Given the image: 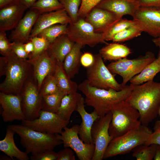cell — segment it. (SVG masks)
I'll use <instances>...</instances> for the list:
<instances>
[{
    "label": "cell",
    "instance_id": "21",
    "mask_svg": "<svg viewBox=\"0 0 160 160\" xmlns=\"http://www.w3.org/2000/svg\"><path fill=\"white\" fill-rule=\"evenodd\" d=\"M84 98L81 96L77 105L76 109L81 118L82 122L79 125V135L85 143L93 144L91 137V130L95 121L100 117L94 110L91 113L85 110Z\"/></svg>",
    "mask_w": 160,
    "mask_h": 160
},
{
    "label": "cell",
    "instance_id": "47",
    "mask_svg": "<svg viewBox=\"0 0 160 160\" xmlns=\"http://www.w3.org/2000/svg\"><path fill=\"white\" fill-rule=\"evenodd\" d=\"M25 50L28 54L29 55L33 51L34 45L33 42L30 40L24 44Z\"/></svg>",
    "mask_w": 160,
    "mask_h": 160
},
{
    "label": "cell",
    "instance_id": "48",
    "mask_svg": "<svg viewBox=\"0 0 160 160\" xmlns=\"http://www.w3.org/2000/svg\"><path fill=\"white\" fill-rule=\"evenodd\" d=\"M20 1V0H0V8L1 9Z\"/></svg>",
    "mask_w": 160,
    "mask_h": 160
},
{
    "label": "cell",
    "instance_id": "4",
    "mask_svg": "<svg viewBox=\"0 0 160 160\" xmlns=\"http://www.w3.org/2000/svg\"><path fill=\"white\" fill-rule=\"evenodd\" d=\"M7 127L17 134L20 144L28 154L34 155L47 150H53L63 144L59 134H52L38 131L21 124L9 125Z\"/></svg>",
    "mask_w": 160,
    "mask_h": 160
},
{
    "label": "cell",
    "instance_id": "11",
    "mask_svg": "<svg viewBox=\"0 0 160 160\" xmlns=\"http://www.w3.org/2000/svg\"><path fill=\"white\" fill-rule=\"evenodd\" d=\"M69 121L61 118L56 113L41 110L39 117L34 120L21 121V124L34 130L43 133L54 134H60L67 127Z\"/></svg>",
    "mask_w": 160,
    "mask_h": 160
},
{
    "label": "cell",
    "instance_id": "13",
    "mask_svg": "<svg viewBox=\"0 0 160 160\" xmlns=\"http://www.w3.org/2000/svg\"><path fill=\"white\" fill-rule=\"evenodd\" d=\"M20 95L25 119L32 120L38 118L41 109L42 97L39 93L37 84L34 78L30 77L26 81Z\"/></svg>",
    "mask_w": 160,
    "mask_h": 160
},
{
    "label": "cell",
    "instance_id": "26",
    "mask_svg": "<svg viewBox=\"0 0 160 160\" xmlns=\"http://www.w3.org/2000/svg\"><path fill=\"white\" fill-rule=\"evenodd\" d=\"M83 46L75 43L69 52L66 56L63 63L64 69L71 78H73L79 72L81 64V49Z\"/></svg>",
    "mask_w": 160,
    "mask_h": 160
},
{
    "label": "cell",
    "instance_id": "24",
    "mask_svg": "<svg viewBox=\"0 0 160 160\" xmlns=\"http://www.w3.org/2000/svg\"><path fill=\"white\" fill-rule=\"evenodd\" d=\"M6 129L4 138L0 141V150L12 160L15 157L19 160H28V154L20 150L15 144L14 138L15 132L7 127Z\"/></svg>",
    "mask_w": 160,
    "mask_h": 160
},
{
    "label": "cell",
    "instance_id": "36",
    "mask_svg": "<svg viewBox=\"0 0 160 160\" xmlns=\"http://www.w3.org/2000/svg\"><path fill=\"white\" fill-rule=\"evenodd\" d=\"M71 19L75 22L78 19V12L82 0H59Z\"/></svg>",
    "mask_w": 160,
    "mask_h": 160
},
{
    "label": "cell",
    "instance_id": "44",
    "mask_svg": "<svg viewBox=\"0 0 160 160\" xmlns=\"http://www.w3.org/2000/svg\"><path fill=\"white\" fill-rule=\"evenodd\" d=\"M57 153L56 160H75L73 151L69 148H65L59 151Z\"/></svg>",
    "mask_w": 160,
    "mask_h": 160
},
{
    "label": "cell",
    "instance_id": "35",
    "mask_svg": "<svg viewBox=\"0 0 160 160\" xmlns=\"http://www.w3.org/2000/svg\"><path fill=\"white\" fill-rule=\"evenodd\" d=\"M142 32L140 26L136 23L116 34L111 41L114 42H124L140 36Z\"/></svg>",
    "mask_w": 160,
    "mask_h": 160
},
{
    "label": "cell",
    "instance_id": "33",
    "mask_svg": "<svg viewBox=\"0 0 160 160\" xmlns=\"http://www.w3.org/2000/svg\"><path fill=\"white\" fill-rule=\"evenodd\" d=\"M157 145L155 144L139 145L133 149L132 156L137 160H152L154 158Z\"/></svg>",
    "mask_w": 160,
    "mask_h": 160
},
{
    "label": "cell",
    "instance_id": "49",
    "mask_svg": "<svg viewBox=\"0 0 160 160\" xmlns=\"http://www.w3.org/2000/svg\"><path fill=\"white\" fill-rule=\"evenodd\" d=\"M37 0H20V2L27 9L30 8Z\"/></svg>",
    "mask_w": 160,
    "mask_h": 160
},
{
    "label": "cell",
    "instance_id": "37",
    "mask_svg": "<svg viewBox=\"0 0 160 160\" xmlns=\"http://www.w3.org/2000/svg\"><path fill=\"white\" fill-rule=\"evenodd\" d=\"M60 91L54 75H49L44 80L39 92L40 95L43 97Z\"/></svg>",
    "mask_w": 160,
    "mask_h": 160
},
{
    "label": "cell",
    "instance_id": "28",
    "mask_svg": "<svg viewBox=\"0 0 160 160\" xmlns=\"http://www.w3.org/2000/svg\"><path fill=\"white\" fill-rule=\"evenodd\" d=\"M81 96L77 92L65 94L62 100L57 114L63 119L69 121L72 113L76 111L78 103Z\"/></svg>",
    "mask_w": 160,
    "mask_h": 160
},
{
    "label": "cell",
    "instance_id": "8",
    "mask_svg": "<svg viewBox=\"0 0 160 160\" xmlns=\"http://www.w3.org/2000/svg\"><path fill=\"white\" fill-rule=\"evenodd\" d=\"M93 64L87 68V80L92 86L100 89H113L117 91L122 89L124 87L115 79L104 64L103 60L99 53L95 56Z\"/></svg>",
    "mask_w": 160,
    "mask_h": 160
},
{
    "label": "cell",
    "instance_id": "53",
    "mask_svg": "<svg viewBox=\"0 0 160 160\" xmlns=\"http://www.w3.org/2000/svg\"><path fill=\"white\" fill-rule=\"evenodd\" d=\"M158 114H159V115L160 116V107L159 110Z\"/></svg>",
    "mask_w": 160,
    "mask_h": 160
},
{
    "label": "cell",
    "instance_id": "15",
    "mask_svg": "<svg viewBox=\"0 0 160 160\" xmlns=\"http://www.w3.org/2000/svg\"><path fill=\"white\" fill-rule=\"evenodd\" d=\"M20 94L15 95L0 92V104L2 108L1 113L4 122L25 119L22 106Z\"/></svg>",
    "mask_w": 160,
    "mask_h": 160
},
{
    "label": "cell",
    "instance_id": "51",
    "mask_svg": "<svg viewBox=\"0 0 160 160\" xmlns=\"http://www.w3.org/2000/svg\"><path fill=\"white\" fill-rule=\"evenodd\" d=\"M153 159L160 160V145H158L156 150Z\"/></svg>",
    "mask_w": 160,
    "mask_h": 160
},
{
    "label": "cell",
    "instance_id": "29",
    "mask_svg": "<svg viewBox=\"0 0 160 160\" xmlns=\"http://www.w3.org/2000/svg\"><path fill=\"white\" fill-rule=\"evenodd\" d=\"M160 72V57H157L146 66L143 70L129 81L130 84H140L153 80L156 74Z\"/></svg>",
    "mask_w": 160,
    "mask_h": 160
},
{
    "label": "cell",
    "instance_id": "20",
    "mask_svg": "<svg viewBox=\"0 0 160 160\" xmlns=\"http://www.w3.org/2000/svg\"><path fill=\"white\" fill-rule=\"evenodd\" d=\"M27 9L20 1L0 9V31L6 32L15 28Z\"/></svg>",
    "mask_w": 160,
    "mask_h": 160
},
{
    "label": "cell",
    "instance_id": "30",
    "mask_svg": "<svg viewBox=\"0 0 160 160\" xmlns=\"http://www.w3.org/2000/svg\"><path fill=\"white\" fill-rule=\"evenodd\" d=\"M65 94L61 91L42 97V110L56 113Z\"/></svg>",
    "mask_w": 160,
    "mask_h": 160
},
{
    "label": "cell",
    "instance_id": "40",
    "mask_svg": "<svg viewBox=\"0 0 160 160\" xmlns=\"http://www.w3.org/2000/svg\"><path fill=\"white\" fill-rule=\"evenodd\" d=\"M153 129V132L149 135L144 144L147 145L152 144L160 145V120L155 122Z\"/></svg>",
    "mask_w": 160,
    "mask_h": 160
},
{
    "label": "cell",
    "instance_id": "54",
    "mask_svg": "<svg viewBox=\"0 0 160 160\" xmlns=\"http://www.w3.org/2000/svg\"><path fill=\"white\" fill-rule=\"evenodd\" d=\"M134 0V1H136V0Z\"/></svg>",
    "mask_w": 160,
    "mask_h": 160
},
{
    "label": "cell",
    "instance_id": "3",
    "mask_svg": "<svg viewBox=\"0 0 160 160\" xmlns=\"http://www.w3.org/2000/svg\"><path fill=\"white\" fill-rule=\"evenodd\" d=\"M78 89L85 96V104L93 107L99 116L102 117L126 100L131 92L132 85H126L120 91L105 89L91 86L86 79L78 85Z\"/></svg>",
    "mask_w": 160,
    "mask_h": 160
},
{
    "label": "cell",
    "instance_id": "1",
    "mask_svg": "<svg viewBox=\"0 0 160 160\" xmlns=\"http://www.w3.org/2000/svg\"><path fill=\"white\" fill-rule=\"evenodd\" d=\"M131 84L132 91L125 100L138 111L141 124L148 126L158 114L160 82L153 80L140 84Z\"/></svg>",
    "mask_w": 160,
    "mask_h": 160
},
{
    "label": "cell",
    "instance_id": "5",
    "mask_svg": "<svg viewBox=\"0 0 160 160\" xmlns=\"http://www.w3.org/2000/svg\"><path fill=\"white\" fill-rule=\"evenodd\" d=\"M112 119L109 132L113 138L139 127L142 125L138 111L124 100L111 111Z\"/></svg>",
    "mask_w": 160,
    "mask_h": 160
},
{
    "label": "cell",
    "instance_id": "32",
    "mask_svg": "<svg viewBox=\"0 0 160 160\" xmlns=\"http://www.w3.org/2000/svg\"><path fill=\"white\" fill-rule=\"evenodd\" d=\"M64 8L59 0H38L29 8L41 14L54 11Z\"/></svg>",
    "mask_w": 160,
    "mask_h": 160
},
{
    "label": "cell",
    "instance_id": "17",
    "mask_svg": "<svg viewBox=\"0 0 160 160\" xmlns=\"http://www.w3.org/2000/svg\"><path fill=\"white\" fill-rule=\"evenodd\" d=\"M121 18L111 12L95 7L84 19L93 26L95 32L103 33Z\"/></svg>",
    "mask_w": 160,
    "mask_h": 160
},
{
    "label": "cell",
    "instance_id": "6",
    "mask_svg": "<svg viewBox=\"0 0 160 160\" xmlns=\"http://www.w3.org/2000/svg\"><path fill=\"white\" fill-rule=\"evenodd\" d=\"M152 132L147 126L142 124L137 128L113 138L105 152L103 159L129 152L138 145L144 144Z\"/></svg>",
    "mask_w": 160,
    "mask_h": 160
},
{
    "label": "cell",
    "instance_id": "43",
    "mask_svg": "<svg viewBox=\"0 0 160 160\" xmlns=\"http://www.w3.org/2000/svg\"><path fill=\"white\" fill-rule=\"evenodd\" d=\"M6 32L0 31V52L4 56L12 51Z\"/></svg>",
    "mask_w": 160,
    "mask_h": 160
},
{
    "label": "cell",
    "instance_id": "9",
    "mask_svg": "<svg viewBox=\"0 0 160 160\" xmlns=\"http://www.w3.org/2000/svg\"><path fill=\"white\" fill-rule=\"evenodd\" d=\"M66 34L73 42L83 46L92 47L100 43H106L103 33L95 32L93 26L84 18L79 17L76 22L68 24Z\"/></svg>",
    "mask_w": 160,
    "mask_h": 160
},
{
    "label": "cell",
    "instance_id": "45",
    "mask_svg": "<svg viewBox=\"0 0 160 160\" xmlns=\"http://www.w3.org/2000/svg\"><path fill=\"white\" fill-rule=\"evenodd\" d=\"M95 61V56L92 54L86 52L82 54L80 58L81 65L87 68L91 66Z\"/></svg>",
    "mask_w": 160,
    "mask_h": 160
},
{
    "label": "cell",
    "instance_id": "31",
    "mask_svg": "<svg viewBox=\"0 0 160 160\" xmlns=\"http://www.w3.org/2000/svg\"><path fill=\"white\" fill-rule=\"evenodd\" d=\"M68 25L57 24L52 25L43 30L37 36L44 38L51 43L59 36L67 34Z\"/></svg>",
    "mask_w": 160,
    "mask_h": 160
},
{
    "label": "cell",
    "instance_id": "22",
    "mask_svg": "<svg viewBox=\"0 0 160 160\" xmlns=\"http://www.w3.org/2000/svg\"><path fill=\"white\" fill-rule=\"evenodd\" d=\"M96 7L111 12L121 17L125 15L132 17L139 7L136 1L133 0H102Z\"/></svg>",
    "mask_w": 160,
    "mask_h": 160
},
{
    "label": "cell",
    "instance_id": "34",
    "mask_svg": "<svg viewBox=\"0 0 160 160\" xmlns=\"http://www.w3.org/2000/svg\"><path fill=\"white\" fill-rule=\"evenodd\" d=\"M136 24V22L133 20L121 19L103 33L105 40H112L113 36L116 34Z\"/></svg>",
    "mask_w": 160,
    "mask_h": 160
},
{
    "label": "cell",
    "instance_id": "18",
    "mask_svg": "<svg viewBox=\"0 0 160 160\" xmlns=\"http://www.w3.org/2000/svg\"><path fill=\"white\" fill-rule=\"evenodd\" d=\"M72 22L64 8L41 14L33 26L29 38L37 36L43 30L52 25L57 24H68Z\"/></svg>",
    "mask_w": 160,
    "mask_h": 160
},
{
    "label": "cell",
    "instance_id": "23",
    "mask_svg": "<svg viewBox=\"0 0 160 160\" xmlns=\"http://www.w3.org/2000/svg\"><path fill=\"white\" fill-rule=\"evenodd\" d=\"M74 43L70 39L66 34H63L50 44L47 51L57 61L63 63Z\"/></svg>",
    "mask_w": 160,
    "mask_h": 160
},
{
    "label": "cell",
    "instance_id": "10",
    "mask_svg": "<svg viewBox=\"0 0 160 160\" xmlns=\"http://www.w3.org/2000/svg\"><path fill=\"white\" fill-rule=\"evenodd\" d=\"M111 112L100 117L94 122L91 130V137L95 145L92 160H102L110 143L113 139L109 134V129L112 119Z\"/></svg>",
    "mask_w": 160,
    "mask_h": 160
},
{
    "label": "cell",
    "instance_id": "25",
    "mask_svg": "<svg viewBox=\"0 0 160 160\" xmlns=\"http://www.w3.org/2000/svg\"><path fill=\"white\" fill-rule=\"evenodd\" d=\"M59 90L65 94L77 92L78 85L73 81L65 71L63 63L57 61L54 75Z\"/></svg>",
    "mask_w": 160,
    "mask_h": 160
},
{
    "label": "cell",
    "instance_id": "7",
    "mask_svg": "<svg viewBox=\"0 0 160 160\" xmlns=\"http://www.w3.org/2000/svg\"><path fill=\"white\" fill-rule=\"evenodd\" d=\"M155 54L151 52H147L145 54L132 59L127 58L115 61L107 66L113 74H117L122 78L121 84L124 87L134 77L139 74L149 64L155 59Z\"/></svg>",
    "mask_w": 160,
    "mask_h": 160
},
{
    "label": "cell",
    "instance_id": "50",
    "mask_svg": "<svg viewBox=\"0 0 160 160\" xmlns=\"http://www.w3.org/2000/svg\"><path fill=\"white\" fill-rule=\"evenodd\" d=\"M152 41L155 45L159 48L157 57H160V35L156 38L153 39Z\"/></svg>",
    "mask_w": 160,
    "mask_h": 160
},
{
    "label": "cell",
    "instance_id": "41",
    "mask_svg": "<svg viewBox=\"0 0 160 160\" xmlns=\"http://www.w3.org/2000/svg\"><path fill=\"white\" fill-rule=\"evenodd\" d=\"M11 49L12 52L18 57L23 59H28L29 55L25 51L24 43L12 42L10 43Z\"/></svg>",
    "mask_w": 160,
    "mask_h": 160
},
{
    "label": "cell",
    "instance_id": "2",
    "mask_svg": "<svg viewBox=\"0 0 160 160\" xmlns=\"http://www.w3.org/2000/svg\"><path fill=\"white\" fill-rule=\"evenodd\" d=\"M32 66L28 59H23L11 51L0 57V75L5 79L0 84L1 92L20 94L26 81L30 78Z\"/></svg>",
    "mask_w": 160,
    "mask_h": 160
},
{
    "label": "cell",
    "instance_id": "52",
    "mask_svg": "<svg viewBox=\"0 0 160 160\" xmlns=\"http://www.w3.org/2000/svg\"><path fill=\"white\" fill-rule=\"evenodd\" d=\"M11 159H11V158L8 156H0V160H10Z\"/></svg>",
    "mask_w": 160,
    "mask_h": 160
},
{
    "label": "cell",
    "instance_id": "46",
    "mask_svg": "<svg viewBox=\"0 0 160 160\" xmlns=\"http://www.w3.org/2000/svg\"><path fill=\"white\" fill-rule=\"evenodd\" d=\"M139 7L160 8V0H136Z\"/></svg>",
    "mask_w": 160,
    "mask_h": 160
},
{
    "label": "cell",
    "instance_id": "12",
    "mask_svg": "<svg viewBox=\"0 0 160 160\" xmlns=\"http://www.w3.org/2000/svg\"><path fill=\"white\" fill-rule=\"evenodd\" d=\"M79 125L75 124L71 128L67 127L60 135L64 148H69L76 153L79 160H92L95 150L94 144L84 143L79 135Z\"/></svg>",
    "mask_w": 160,
    "mask_h": 160
},
{
    "label": "cell",
    "instance_id": "14",
    "mask_svg": "<svg viewBox=\"0 0 160 160\" xmlns=\"http://www.w3.org/2000/svg\"><path fill=\"white\" fill-rule=\"evenodd\" d=\"M132 17L143 32L154 38L160 35V8L139 7Z\"/></svg>",
    "mask_w": 160,
    "mask_h": 160
},
{
    "label": "cell",
    "instance_id": "39",
    "mask_svg": "<svg viewBox=\"0 0 160 160\" xmlns=\"http://www.w3.org/2000/svg\"><path fill=\"white\" fill-rule=\"evenodd\" d=\"M102 0H82L79 12V17L85 18L92 9Z\"/></svg>",
    "mask_w": 160,
    "mask_h": 160
},
{
    "label": "cell",
    "instance_id": "42",
    "mask_svg": "<svg viewBox=\"0 0 160 160\" xmlns=\"http://www.w3.org/2000/svg\"><path fill=\"white\" fill-rule=\"evenodd\" d=\"M57 158V153L53 150H47L36 155H32V160H55Z\"/></svg>",
    "mask_w": 160,
    "mask_h": 160
},
{
    "label": "cell",
    "instance_id": "27",
    "mask_svg": "<svg viewBox=\"0 0 160 160\" xmlns=\"http://www.w3.org/2000/svg\"><path fill=\"white\" fill-rule=\"evenodd\" d=\"M131 52L125 45L116 42L107 44L99 50V54L105 61H115L127 58Z\"/></svg>",
    "mask_w": 160,
    "mask_h": 160
},
{
    "label": "cell",
    "instance_id": "16",
    "mask_svg": "<svg viewBox=\"0 0 160 160\" xmlns=\"http://www.w3.org/2000/svg\"><path fill=\"white\" fill-rule=\"evenodd\" d=\"M32 66L33 77L39 90L45 78L49 75H54L56 60L50 56L47 50L39 56L28 59Z\"/></svg>",
    "mask_w": 160,
    "mask_h": 160
},
{
    "label": "cell",
    "instance_id": "19",
    "mask_svg": "<svg viewBox=\"0 0 160 160\" xmlns=\"http://www.w3.org/2000/svg\"><path fill=\"white\" fill-rule=\"evenodd\" d=\"M39 12L30 9L9 36L12 42L25 43L28 40L32 30L39 15Z\"/></svg>",
    "mask_w": 160,
    "mask_h": 160
},
{
    "label": "cell",
    "instance_id": "38",
    "mask_svg": "<svg viewBox=\"0 0 160 160\" xmlns=\"http://www.w3.org/2000/svg\"><path fill=\"white\" fill-rule=\"evenodd\" d=\"M29 40L33 42L34 49L28 59L34 58L47 50L50 44L44 38L38 36L29 38Z\"/></svg>",
    "mask_w": 160,
    "mask_h": 160
}]
</instances>
